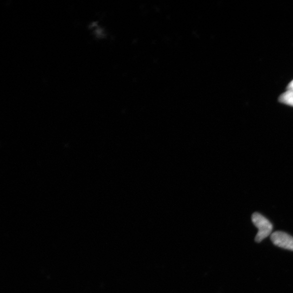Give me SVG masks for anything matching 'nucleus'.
Segmentation results:
<instances>
[{"label": "nucleus", "mask_w": 293, "mask_h": 293, "mask_svg": "<svg viewBox=\"0 0 293 293\" xmlns=\"http://www.w3.org/2000/svg\"><path fill=\"white\" fill-rule=\"evenodd\" d=\"M288 90L293 92V80H292L288 87Z\"/></svg>", "instance_id": "4"}, {"label": "nucleus", "mask_w": 293, "mask_h": 293, "mask_svg": "<svg viewBox=\"0 0 293 293\" xmlns=\"http://www.w3.org/2000/svg\"><path fill=\"white\" fill-rule=\"evenodd\" d=\"M252 221L254 224L258 229L256 241L260 243L270 234L272 230V225L268 220L258 212L252 214Z\"/></svg>", "instance_id": "1"}, {"label": "nucleus", "mask_w": 293, "mask_h": 293, "mask_svg": "<svg viewBox=\"0 0 293 293\" xmlns=\"http://www.w3.org/2000/svg\"><path fill=\"white\" fill-rule=\"evenodd\" d=\"M280 100L282 104L293 106V92L288 90L282 94Z\"/></svg>", "instance_id": "3"}, {"label": "nucleus", "mask_w": 293, "mask_h": 293, "mask_svg": "<svg viewBox=\"0 0 293 293\" xmlns=\"http://www.w3.org/2000/svg\"><path fill=\"white\" fill-rule=\"evenodd\" d=\"M271 240L276 246L293 251V238L282 232H276L271 235Z\"/></svg>", "instance_id": "2"}]
</instances>
